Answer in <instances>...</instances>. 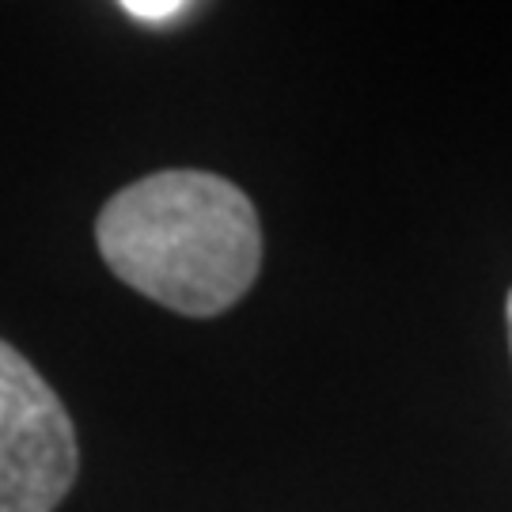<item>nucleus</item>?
<instances>
[{"instance_id":"20e7f679","label":"nucleus","mask_w":512,"mask_h":512,"mask_svg":"<svg viewBox=\"0 0 512 512\" xmlns=\"http://www.w3.org/2000/svg\"><path fill=\"white\" fill-rule=\"evenodd\" d=\"M505 319H509V346H512V293H509V304H505Z\"/></svg>"},{"instance_id":"f03ea898","label":"nucleus","mask_w":512,"mask_h":512,"mask_svg":"<svg viewBox=\"0 0 512 512\" xmlns=\"http://www.w3.org/2000/svg\"><path fill=\"white\" fill-rule=\"evenodd\" d=\"M76 467L65 403L19 349L0 342V512H54Z\"/></svg>"},{"instance_id":"f257e3e1","label":"nucleus","mask_w":512,"mask_h":512,"mask_svg":"<svg viewBox=\"0 0 512 512\" xmlns=\"http://www.w3.org/2000/svg\"><path fill=\"white\" fill-rule=\"evenodd\" d=\"M95 243L129 289L190 319L228 311L262 266L255 205L209 171H160L118 190Z\"/></svg>"},{"instance_id":"7ed1b4c3","label":"nucleus","mask_w":512,"mask_h":512,"mask_svg":"<svg viewBox=\"0 0 512 512\" xmlns=\"http://www.w3.org/2000/svg\"><path fill=\"white\" fill-rule=\"evenodd\" d=\"M122 8H126L133 19H141V23H167V19H175L186 12L183 0H126Z\"/></svg>"}]
</instances>
